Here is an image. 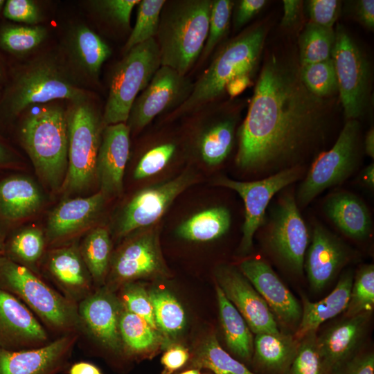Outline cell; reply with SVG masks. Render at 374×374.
I'll use <instances>...</instances> for the list:
<instances>
[{"label":"cell","instance_id":"obj_4","mask_svg":"<svg viewBox=\"0 0 374 374\" xmlns=\"http://www.w3.org/2000/svg\"><path fill=\"white\" fill-rule=\"evenodd\" d=\"M265 35V30L258 27L229 42L193 84L190 96L179 108L183 112L193 109L221 95L233 79L251 77L258 64Z\"/></svg>","mask_w":374,"mask_h":374},{"label":"cell","instance_id":"obj_25","mask_svg":"<svg viewBox=\"0 0 374 374\" xmlns=\"http://www.w3.org/2000/svg\"><path fill=\"white\" fill-rule=\"evenodd\" d=\"M328 218L346 235L354 240L366 238L371 230L370 213L356 195L346 191L330 195L324 205Z\"/></svg>","mask_w":374,"mask_h":374},{"label":"cell","instance_id":"obj_10","mask_svg":"<svg viewBox=\"0 0 374 374\" xmlns=\"http://www.w3.org/2000/svg\"><path fill=\"white\" fill-rule=\"evenodd\" d=\"M267 226V243L274 256L292 272L302 274L309 233L294 196L280 197Z\"/></svg>","mask_w":374,"mask_h":374},{"label":"cell","instance_id":"obj_38","mask_svg":"<svg viewBox=\"0 0 374 374\" xmlns=\"http://www.w3.org/2000/svg\"><path fill=\"white\" fill-rule=\"evenodd\" d=\"M234 122L225 120L208 129L199 143V152L204 161L209 166L222 162L229 155L233 143Z\"/></svg>","mask_w":374,"mask_h":374},{"label":"cell","instance_id":"obj_42","mask_svg":"<svg viewBox=\"0 0 374 374\" xmlns=\"http://www.w3.org/2000/svg\"><path fill=\"white\" fill-rule=\"evenodd\" d=\"M44 248L43 232L37 228H26L10 240L7 257L17 262L34 263L41 257Z\"/></svg>","mask_w":374,"mask_h":374},{"label":"cell","instance_id":"obj_6","mask_svg":"<svg viewBox=\"0 0 374 374\" xmlns=\"http://www.w3.org/2000/svg\"><path fill=\"white\" fill-rule=\"evenodd\" d=\"M55 99L79 103L86 101L87 95L56 60L40 58L17 73L8 92L6 108L15 116L32 104Z\"/></svg>","mask_w":374,"mask_h":374},{"label":"cell","instance_id":"obj_22","mask_svg":"<svg viewBox=\"0 0 374 374\" xmlns=\"http://www.w3.org/2000/svg\"><path fill=\"white\" fill-rule=\"evenodd\" d=\"M91 335L106 348L121 354L123 344L119 331L120 305L109 292L100 291L85 298L78 310Z\"/></svg>","mask_w":374,"mask_h":374},{"label":"cell","instance_id":"obj_56","mask_svg":"<svg viewBox=\"0 0 374 374\" xmlns=\"http://www.w3.org/2000/svg\"><path fill=\"white\" fill-rule=\"evenodd\" d=\"M250 81V76L238 77L227 84L225 90L231 96L234 97L242 92L248 87Z\"/></svg>","mask_w":374,"mask_h":374},{"label":"cell","instance_id":"obj_16","mask_svg":"<svg viewBox=\"0 0 374 374\" xmlns=\"http://www.w3.org/2000/svg\"><path fill=\"white\" fill-rule=\"evenodd\" d=\"M76 339L71 333L37 348H0V374H57L66 367Z\"/></svg>","mask_w":374,"mask_h":374},{"label":"cell","instance_id":"obj_43","mask_svg":"<svg viewBox=\"0 0 374 374\" xmlns=\"http://www.w3.org/2000/svg\"><path fill=\"white\" fill-rule=\"evenodd\" d=\"M374 306V266L366 265L357 271L353 282L346 309L348 317L372 312Z\"/></svg>","mask_w":374,"mask_h":374},{"label":"cell","instance_id":"obj_20","mask_svg":"<svg viewBox=\"0 0 374 374\" xmlns=\"http://www.w3.org/2000/svg\"><path fill=\"white\" fill-rule=\"evenodd\" d=\"M240 269L278 319L290 325L300 321L301 305L267 262L248 259L240 263Z\"/></svg>","mask_w":374,"mask_h":374},{"label":"cell","instance_id":"obj_11","mask_svg":"<svg viewBox=\"0 0 374 374\" xmlns=\"http://www.w3.org/2000/svg\"><path fill=\"white\" fill-rule=\"evenodd\" d=\"M331 53L337 90L346 117L356 119L364 109L368 84V64L359 48L341 26L337 28Z\"/></svg>","mask_w":374,"mask_h":374},{"label":"cell","instance_id":"obj_21","mask_svg":"<svg viewBox=\"0 0 374 374\" xmlns=\"http://www.w3.org/2000/svg\"><path fill=\"white\" fill-rule=\"evenodd\" d=\"M371 312H365L333 326L317 337V346L328 374H335L354 357L366 332Z\"/></svg>","mask_w":374,"mask_h":374},{"label":"cell","instance_id":"obj_62","mask_svg":"<svg viewBox=\"0 0 374 374\" xmlns=\"http://www.w3.org/2000/svg\"><path fill=\"white\" fill-rule=\"evenodd\" d=\"M5 4V1L3 0H0V11L3 7V6Z\"/></svg>","mask_w":374,"mask_h":374},{"label":"cell","instance_id":"obj_59","mask_svg":"<svg viewBox=\"0 0 374 374\" xmlns=\"http://www.w3.org/2000/svg\"><path fill=\"white\" fill-rule=\"evenodd\" d=\"M362 179L370 188L374 186V165L371 163L363 171Z\"/></svg>","mask_w":374,"mask_h":374},{"label":"cell","instance_id":"obj_45","mask_svg":"<svg viewBox=\"0 0 374 374\" xmlns=\"http://www.w3.org/2000/svg\"><path fill=\"white\" fill-rule=\"evenodd\" d=\"M233 3L229 0L212 1L207 39L203 57L208 56L222 39L229 26Z\"/></svg>","mask_w":374,"mask_h":374},{"label":"cell","instance_id":"obj_48","mask_svg":"<svg viewBox=\"0 0 374 374\" xmlns=\"http://www.w3.org/2000/svg\"><path fill=\"white\" fill-rule=\"evenodd\" d=\"M3 15L8 19L35 25L40 21V12L30 0H8L3 7Z\"/></svg>","mask_w":374,"mask_h":374},{"label":"cell","instance_id":"obj_58","mask_svg":"<svg viewBox=\"0 0 374 374\" xmlns=\"http://www.w3.org/2000/svg\"><path fill=\"white\" fill-rule=\"evenodd\" d=\"M364 150L366 154L374 158V130L371 128L366 134L364 141Z\"/></svg>","mask_w":374,"mask_h":374},{"label":"cell","instance_id":"obj_18","mask_svg":"<svg viewBox=\"0 0 374 374\" xmlns=\"http://www.w3.org/2000/svg\"><path fill=\"white\" fill-rule=\"evenodd\" d=\"M130 128L124 123L107 125L101 134L96 161V179L107 196L123 192V175L130 154Z\"/></svg>","mask_w":374,"mask_h":374},{"label":"cell","instance_id":"obj_60","mask_svg":"<svg viewBox=\"0 0 374 374\" xmlns=\"http://www.w3.org/2000/svg\"><path fill=\"white\" fill-rule=\"evenodd\" d=\"M10 159V154L6 148L0 143V165L8 163Z\"/></svg>","mask_w":374,"mask_h":374},{"label":"cell","instance_id":"obj_2","mask_svg":"<svg viewBox=\"0 0 374 374\" xmlns=\"http://www.w3.org/2000/svg\"><path fill=\"white\" fill-rule=\"evenodd\" d=\"M211 6L208 0L182 1L162 15L157 33L161 66L186 75L203 51Z\"/></svg>","mask_w":374,"mask_h":374},{"label":"cell","instance_id":"obj_24","mask_svg":"<svg viewBox=\"0 0 374 374\" xmlns=\"http://www.w3.org/2000/svg\"><path fill=\"white\" fill-rule=\"evenodd\" d=\"M105 196L98 192L91 196L61 202L50 214L47 235L51 240L71 236L92 224L100 213Z\"/></svg>","mask_w":374,"mask_h":374},{"label":"cell","instance_id":"obj_55","mask_svg":"<svg viewBox=\"0 0 374 374\" xmlns=\"http://www.w3.org/2000/svg\"><path fill=\"white\" fill-rule=\"evenodd\" d=\"M283 2V16L281 24L282 26L288 27L296 20L301 1L299 0H284Z\"/></svg>","mask_w":374,"mask_h":374},{"label":"cell","instance_id":"obj_7","mask_svg":"<svg viewBox=\"0 0 374 374\" xmlns=\"http://www.w3.org/2000/svg\"><path fill=\"white\" fill-rule=\"evenodd\" d=\"M0 288L28 305L46 323L58 330H71L80 322L74 304L7 256H0Z\"/></svg>","mask_w":374,"mask_h":374},{"label":"cell","instance_id":"obj_29","mask_svg":"<svg viewBox=\"0 0 374 374\" xmlns=\"http://www.w3.org/2000/svg\"><path fill=\"white\" fill-rule=\"evenodd\" d=\"M216 293L226 345L238 357L250 362L253 352V339L250 328L218 285H216Z\"/></svg>","mask_w":374,"mask_h":374},{"label":"cell","instance_id":"obj_3","mask_svg":"<svg viewBox=\"0 0 374 374\" xmlns=\"http://www.w3.org/2000/svg\"><path fill=\"white\" fill-rule=\"evenodd\" d=\"M21 139L42 179L52 189L64 184L68 168L66 114L55 105L26 116Z\"/></svg>","mask_w":374,"mask_h":374},{"label":"cell","instance_id":"obj_49","mask_svg":"<svg viewBox=\"0 0 374 374\" xmlns=\"http://www.w3.org/2000/svg\"><path fill=\"white\" fill-rule=\"evenodd\" d=\"M337 0H311L308 2L310 22L324 28H332L339 10Z\"/></svg>","mask_w":374,"mask_h":374},{"label":"cell","instance_id":"obj_15","mask_svg":"<svg viewBox=\"0 0 374 374\" xmlns=\"http://www.w3.org/2000/svg\"><path fill=\"white\" fill-rule=\"evenodd\" d=\"M218 285L256 333H278L276 319L265 301L248 279L233 267L221 266L216 271Z\"/></svg>","mask_w":374,"mask_h":374},{"label":"cell","instance_id":"obj_14","mask_svg":"<svg viewBox=\"0 0 374 374\" xmlns=\"http://www.w3.org/2000/svg\"><path fill=\"white\" fill-rule=\"evenodd\" d=\"M193 84L175 70L161 66L148 87L137 96L131 108L129 127L139 130L146 126L157 115L187 100Z\"/></svg>","mask_w":374,"mask_h":374},{"label":"cell","instance_id":"obj_52","mask_svg":"<svg viewBox=\"0 0 374 374\" xmlns=\"http://www.w3.org/2000/svg\"><path fill=\"white\" fill-rule=\"evenodd\" d=\"M335 374H374L373 353L354 356Z\"/></svg>","mask_w":374,"mask_h":374},{"label":"cell","instance_id":"obj_8","mask_svg":"<svg viewBox=\"0 0 374 374\" xmlns=\"http://www.w3.org/2000/svg\"><path fill=\"white\" fill-rule=\"evenodd\" d=\"M66 114L68 168L64 186L71 192L89 188L96 178L100 121L87 101L73 103Z\"/></svg>","mask_w":374,"mask_h":374},{"label":"cell","instance_id":"obj_19","mask_svg":"<svg viewBox=\"0 0 374 374\" xmlns=\"http://www.w3.org/2000/svg\"><path fill=\"white\" fill-rule=\"evenodd\" d=\"M350 259L348 247L320 224L314 225L304 268L311 287L323 290Z\"/></svg>","mask_w":374,"mask_h":374},{"label":"cell","instance_id":"obj_35","mask_svg":"<svg viewBox=\"0 0 374 374\" xmlns=\"http://www.w3.org/2000/svg\"><path fill=\"white\" fill-rule=\"evenodd\" d=\"M148 294L157 328L168 336L177 335L186 322L185 312L181 304L165 290H153Z\"/></svg>","mask_w":374,"mask_h":374},{"label":"cell","instance_id":"obj_17","mask_svg":"<svg viewBox=\"0 0 374 374\" xmlns=\"http://www.w3.org/2000/svg\"><path fill=\"white\" fill-rule=\"evenodd\" d=\"M47 339L46 330L21 301L0 288V348H34L46 344Z\"/></svg>","mask_w":374,"mask_h":374},{"label":"cell","instance_id":"obj_27","mask_svg":"<svg viewBox=\"0 0 374 374\" xmlns=\"http://www.w3.org/2000/svg\"><path fill=\"white\" fill-rule=\"evenodd\" d=\"M44 202L38 186L24 176H13L0 182V215L8 220H19L35 213Z\"/></svg>","mask_w":374,"mask_h":374},{"label":"cell","instance_id":"obj_40","mask_svg":"<svg viewBox=\"0 0 374 374\" xmlns=\"http://www.w3.org/2000/svg\"><path fill=\"white\" fill-rule=\"evenodd\" d=\"M301 82L314 96L321 98L337 90V82L332 59L301 65L299 70Z\"/></svg>","mask_w":374,"mask_h":374},{"label":"cell","instance_id":"obj_13","mask_svg":"<svg viewBox=\"0 0 374 374\" xmlns=\"http://www.w3.org/2000/svg\"><path fill=\"white\" fill-rule=\"evenodd\" d=\"M195 180V175L186 170L168 181L139 190L122 210L117 223L118 235L125 236L155 224Z\"/></svg>","mask_w":374,"mask_h":374},{"label":"cell","instance_id":"obj_44","mask_svg":"<svg viewBox=\"0 0 374 374\" xmlns=\"http://www.w3.org/2000/svg\"><path fill=\"white\" fill-rule=\"evenodd\" d=\"M316 331L299 342L296 355L285 374H328L317 346Z\"/></svg>","mask_w":374,"mask_h":374},{"label":"cell","instance_id":"obj_57","mask_svg":"<svg viewBox=\"0 0 374 374\" xmlns=\"http://www.w3.org/2000/svg\"><path fill=\"white\" fill-rule=\"evenodd\" d=\"M69 374H103L98 366L87 362H78L72 364Z\"/></svg>","mask_w":374,"mask_h":374},{"label":"cell","instance_id":"obj_26","mask_svg":"<svg viewBox=\"0 0 374 374\" xmlns=\"http://www.w3.org/2000/svg\"><path fill=\"white\" fill-rule=\"evenodd\" d=\"M353 282V273L347 271L341 276L335 289L321 301L311 302L303 297L302 314L294 335L297 340L317 331L321 323L346 310Z\"/></svg>","mask_w":374,"mask_h":374},{"label":"cell","instance_id":"obj_53","mask_svg":"<svg viewBox=\"0 0 374 374\" xmlns=\"http://www.w3.org/2000/svg\"><path fill=\"white\" fill-rule=\"evenodd\" d=\"M267 3L265 0H242L235 17V24L240 27L248 22Z\"/></svg>","mask_w":374,"mask_h":374},{"label":"cell","instance_id":"obj_54","mask_svg":"<svg viewBox=\"0 0 374 374\" xmlns=\"http://www.w3.org/2000/svg\"><path fill=\"white\" fill-rule=\"evenodd\" d=\"M356 12L360 21L369 29L374 27V1L361 0L356 6Z\"/></svg>","mask_w":374,"mask_h":374},{"label":"cell","instance_id":"obj_39","mask_svg":"<svg viewBox=\"0 0 374 374\" xmlns=\"http://www.w3.org/2000/svg\"><path fill=\"white\" fill-rule=\"evenodd\" d=\"M164 0H143L139 3L135 25L125 46L126 53L157 35Z\"/></svg>","mask_w":374,"mask_h":374},{"label":"cell","instance_id":"obj_9","mask_svg":"<svg viewBox=\"0 0 374 374\" xmlns=\"http://www.w3.org/2000/svg\"><path fill=\"white\" fill-rule=\"evenodd\" d=\"M359 125L348 120L332 148L312 163L301 183L296 195L298 206H305L325 190L344 181L358 163Z\"/></svg>","mask_w":374,"mask_h":374},{"label":"cell","instance_id":"obj_1","mask_svg":"<svg viewBox=\"0 0 374 374\" xmlns=\"http://www.w3.org/2000/svg\"><path fill=\"white\" fill-rule=\"evenodd\" d=\"M322 100L301 82L299 71L271 58L263 66L239 132L236 165L278 172L296 166L321 136Z\"/></svg>","mask_w":374,"mask_h":374},{"label":"cell","instance_id":"obj_41","mask_svg":"<svg viewBox=\"0 0 374 374\" xmlns=\"http://www.w3.org/2000/svg\"><path fill=\"white\" fill-rule=\"evenodd\" d=\"M46 36V29L41 26H9L0 31V45L9 52L24 54L37 47Z\"/></svg>","mask_w":374,"mask_h":374},{"label":"cell","instance_id":"obj_33","mask_svg":"<svg viewBox=\"0 0 374 374\" xmlns=\"http://www.w3.org/2000/svg\"><path fill=\"white\" fill-rule=\"evenodd\" d=\"M190 366L208 369L213 374H257L226 353L214 335L209 337L195 352Z\"/></svg>","mask_w":374,"mask_h":374},{"label":"cell","instance_id":"obj_28","mask_svg":"<svg viewBox=\"0 0 374 374\" xmlns=\"http://www.w3.org/2000/svg\"><path fill=\"white\" fill-rule=\"evenodd\" d=\"M254 359L262 369L274 374H285L298 350L299 341L282 333L256 334Z\"/></svg>","mask_w":374,"mask_h":374},{"label":"cell","instance_id":"obj_37","mask_svg":"<svg viewBox=\"0 0 374 374\" xmlns=\"http://www.w3.org/2000/svg\"><path fill=\"white\" fill-rule=\"evenodd\" d=\"M335 38L332 28L308 23L299 39L301 65L330 59Z\"/></svg>","mask_w":374,"mask_h":374},{"label":"cell","instance_id":"obj_30","mask_svg":"<svg viewBox=\"0 0 374 374\" xmlns=\"http://www.w3.org/2000/svg\"><path fill=\"white\" fill-rule=\"evenodd\" d=\"M69 52L75 64L86 75L97 78L111 54L109 46L85 26L76 27L69 38Z\"/></svg>","mask_w":374,"mask_h":374},{"label":"cell","instance_id":"obj_23","mask_svg":"<svg viewBox=\"0 0 374 374\" xmlns=\"http://www.w3.org/2000/svg\"><path fill=\"white\" fill-rule=\"evenodd\" d=\"M163 264L157 231L150 229L128 241L117 252L112 262V273L125 281L161 271Z\"/></svg>","mask_w":374,"mask_h":374},{"label":"cell","instance_id":"obj_61","mask_svg":"<svg viewBox=\"0 0 374 374\" xmlns=\"http://www.w3.org/2000/svg\"><path fill=\"white\" fill-rule=\"evenodd\" d=\"M177 374H201V373H200V369L190 368L186 371H184Z\"/></svg>","mask_w":374,"mask_h":374},{"label":"cell","instance_id":"obj_50","mask_svg":"<svg viewBox=\"0 0 374 374\" xmlns=\"http://www.w3.org/2000/svg\"><path fill=\"white\" fill-rule=\"evenodd\" d=\"M139 0H104L96 1L98 9L116 23L129 27L131 13Z\"/></svg>","mask_w":374,"mask_h":374},{"label":"cell","instance_id":"obj_34","mask_svg":"<svg viewBox=\"0 0 374 374\" xmlns=\"http://www.w3.org/2000/svg\"><path fill=\"white\" fill-rule=\"evenodd\" d=\"M119 331L123 347L130 355H136L154 349L158 334L145 320L126 310L121 313Z\"/></svg>","mask_w":374,"mask_h":374},{"label":"cell","instance_id":"obj_63","mask_svg":"<svg viewBox=\"0 0 374 374\" xmlns=\"http://www.w3.org/2000/svg\"><path fill=\"white\" fill-rule=\"evenodd\" d=\"M1 242H0V249H1Z\"/></svg>","mask_w":374,"mask_h":374},{"label":"cell","instance_id":"obj_36","mask_svg":"<svg viewBox=\"0 0 374 374\" xmlns=\"http://www.w3.org/2000/svg\"><path fill=\"white\" fill-rule=\"evenodd\" d=\"M111 254V241L104 227L92 229L83 240L80 255L89 273L100 280L107 272Z\"/></svg>","mask_w":374,"mask_h":374},{"label":"cell","instance_id":"obj_31","mask_svg":"<svg viewBox=\"0 0 374 374\" xmlns=\"http://www.w3.org/2000/svg\"><path fill=\"white\" fill-rule=\"evenodd\" d=\"M231 225L229 210L222 206L213 207L199 212L177 229L180 238L196 242H206L217 239L225 234Z\"/></svg>","mask_w":374,"mask_h":374},{"label":"cell","instance_id":"obj_46","mask_svg":"<svg viewBox=\"0 0 374 374\" xmlns=\"http://www.w3.org/2000/svg\"><path fill=\"white\" fill-rule=\"evenodd\" d=\"M175 148L172 143H165L150 149L141 157L135 168L134 179L149 177L161 171L173 156Z\"/></svg>","mask_w":374,"mask_h":374},{"label":"cell","instance_id":"obj_32","mask_svg":"<svg viewBox=\"0 0 374 374\" xmlns=\"http://www.w3.org/2000/svg\"><path fill=\"white\" fill-rule=\"evenodd\" d=\"M48 268L56 280L67 290L82 292L88 289L89 271L75 247H62L52 251L48 258Z\"/></svg>","mask_w":374,"mask_h":374},{"label":"cell","instance_id":"obj_5","mask_svg":"<svg viewBox=\"0 0 374 374\" xmlns=\"http://www.w3.org/2000/svg\"><path fill=\"white\" fill-rule=\"evenodd\" d=\"M161 66L159 48L151 38L131 48L112 72L103 123L109 125L126 122L140 91L149 84Z\"/></svg>","mask_w":374,"mask_h":374},{"label":"cell","instance_id":"obj_51","mask_svg":"<svg viewBox=\"0 0 374 374\" xmlns=\"http://www.w3.org/2000/svg\"><path fill=\"white\" fill-rule=\"evenodd\" d=\"M189 359L190 354L186 348L181 346L170 348L161 359L163 367L161 374H173L183 367Z\"/></svg>","mask_w":374,"mask_h":374},{"label":"cell","instance_id":"obj_12","mask_svg":"<svg viewBox=\"0 0 374 374\" xmlns=\"http://www.w3.org/2000/svg\"><path fill=\"white\" fill-rule=\"evenodd\" d=\"M303 170L301 166H296L253 181H239L225 177L215 180L216 185L235 190L244 201V221L240 246L242 252L251 250L253 235L265 222V210L272 197L300 179Z\"/></svg>","mask_w":374,"mask_h":374},{"label":"cell","instance_id":"obj_47","mask_svg":"<svg viewBox=\"0 0 374 374\" xmlns=\"http://www.w3.org/2000/svg\"><path fill=\"white\" fill-rule=\"evenodd\" d=\"M122 298L126 310L141 317L152 328L157 329L152 302L148 293L143 287L136 284L127 285L123 290Z\"/></svg>","mask_w":374,"mask_h":374}]
</instances>
